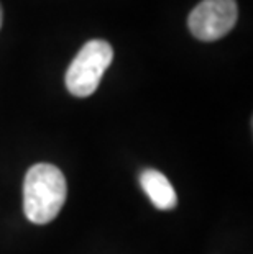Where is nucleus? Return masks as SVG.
<instances>
[{"mask_svg":"<svg viewBox=\"0 0 253 254\" xmlns=\"http://www.w3.org/2000/svg\"><path fill=\"white\" fill-rule=\"evenodd\" d=\"M68 186L56 166H31L23 182V210L31 223L46 225L56 218L66 202Z\"/></svg>","mask_w":253,"mask_h":254,"instance_id":"nucleus-1","label":"nucleus"},{"mask_svg":"<svg viewBox=\"0 0 253 254\" xmlns=\"http://www.w3.org/2000/svg\"><path fill=\"white\" fill-rule=\"evenodd\" d=\"M114 59V50L104 40L87 41L69 64L66 87L74 97H89L99 87L105 69Z\"/></svg>","mask_w":253,"mask_h":254,"instance_id":"nucleus-2","label":"nucleus"},{"mask_svg":"<svg viewBox=\"0 0 253 254\" xmlns=\"http://www.w3.org/2000/svg\"><path fill=\"white\" fill-rule=\"evenodd\" d=\"M2 21H3V12H2V7H0V28H2Z\"/></svg>","mask_w":253,"mask_h":254,"instance_id":"nucleus-5","label":"nucleus"},{"mask_svg":"<svg viewBox=\"0 0 253 254\" xmlns=\"http://www.w3.org/2000/svg\"><path fill=\"white\" fill-rule=\"evenodd\" d=\"M140 186L158 210H171L176 207L177 195L168 177L156 169H145L140 174Z\"/></svg>","mask_w":253,"mask_h":254,"instance_id":"nucleus-4","label":"nucleus"},{"mask_svg":"<svg viewBox=\"0 0 253 254\" xmlns=\"http://www.w3.org/2000/svg\"><path fill=\"white\" fill-rule=\"evenodd\" d=\"M239 17L235 0H202L189 13L187 26L201 41H217L234 28Z\"/></svg>","mask_w":253,"mask_h":254,"instance_id":"nucleus-3","label":"nucleus"}]
</instances>
